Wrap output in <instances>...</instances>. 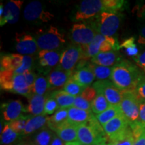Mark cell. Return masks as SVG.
Wrapping results in <instances>:
<instances>
[{
    "instance_id": "15",
    "label": "cell",
    "mask_w": 145,
    "mask_h": 145,
    "mask_svg": "<svg viewBox=\"0 0 145 145\" xmlns=\"http://www.w3.org/2000/svg\"><path fill=\"white\" fill-rule=\"evenodd\" d=\"M120 54L116 50L99 52L91 59V63L100 66L110 67L114 66L121 61Z\"/></svg>"
},
{
    "instance_id": "25",
    "label": "cell",
    "mask_w": 145,
    "mask_h": 145,
    "mask_svg": "<svg viewBox=\"0 0 145 145\" xmlns=\"http://www.w3.org/2000/svg\"><path fill=\"white\" fill-rule=\"evenodd\" d=\"M68 121V109L59 108L49 119L47 123L48 128L55 132L60 126Z\"/></svg>"
},
{
    "instance_id": "52",
    "label": "cell",
    "mask_w": 145,
    "mask_h": 145,
    "mask_svg": "<svg viewBox=\"0 0 145 145\" xmlns=\"http://www.w3.org/2000/svg\"><path fill=\"white\" fill-rule=\"evenodd\" d=\"M79 145H83V144H80V143H79Z\"/></svg>"
},
{
    "instance_id": "10",
    "label": "cell",
    "mask_w": 145,
    "mask_h": 145,
    "mask_svg": "<svg viewBox=\"0 0 145 145\" xmlns=\"http://www.w3.org/2000/svg\"><path fill=\"white\" fill-rule=\"evenodd\" d=\"M16 49L18 54L32 55L39 50L36 39L26 32L16 33Z\"/></svg>"
},
{
    "instance_id": "19",
    "label": "cell",
    "mask_w": 145,
    "mask_h": 145,
    "mask_svg": "<svg viewBox=\"0 0 145 145\" xmlns=\"http://www.w3.org/2000/svg\"><path fill=\"white\" fill-rule=\"evenodd\" d=\"M28 99V106L27 107L26 111L33 116L44 115L46 96L32 93Z\"/></svg>"
},
{
    "instance_id": "14",
    "label": "cell",
    "mask_w": 145,
    "mask_h": 145,
    "mask_svg": "<svg viewBox=\"0 0 145 145\" xmlns=\"http://www.w3.org/2000/svg\"><path fill=\"white\" fill-rule=\"evenodd\" d=\"M3 116L4 120L12 122L18 118L22 115V112H24L22 103L20 100H13L1 105Z\"/></svg>"
},
{
    "instance_id": "30",
    "label": "cell",
    "mask_w": 145,
    "mask_h": 145,
    "mask_svg": "<svg viewBox=\"0 0 145 145\" xmlns=\"http://www.w3.org/2000/svg\"><path fill=\"white\" fill-rule=\"evenodd\" d=\"M111 106L104 95L97 93L95 99L91 102V110L96 115L106 111Z\"/></svg>"
},
{
    "instance_id": "48",
    "label": "cell",
    "mask_w": 145,
    "mask_h": 145,
    "mask_svg": "<svg viewBox=\"0 0 145 145\" xmlns=\"http://www.w3.org/2000/svg\"><path fill=\"white\" fill-rule=\"evenodd\" d=\"M138 42L140 44H145V26H143L140 30V34L139 36Z\"/></svg>"
},
{
    "instance_id": "11",
    "label": "cell",
    "mask_w": 145,
    "mask_h": 145,
    "mask_svg": "<svg viewBox=\"0 0 145 145\" xmlns=\"http://www.w3.org/2000/svg\"><path fill=\"white\" fill-rule=\"evenodd\" d=\"M23 1L21 0H10L4 7V14L2 19L0 20L1 26L6 23L14 24L19 20L20 14Z\"/></svg>"
},
{
    "instance_id": "39",
    "label": "cell",
    "mask_w": 145,
    "mask_h": 145,
    "mask_svg": "<svg viewBox=\"0 0 145 145\" xmlns=\"http://www.w3.org/2000/svg\"><path fill=\"white\" fill-rule=\"evenodd\" d=\"M59 109L56 99L52 97L51 95L49 97H46V102L44 105V114L46 115H50L56 112Z\"/></svg>"
},
{
    "instance_id": "36",
    "label": "cell",
    "mask_w": 145,
    "mask_h": 145,
    "mask_svg": "<svg viewBox=\"0 0 145 145\" xmlns=\"http://www.w3.org/2000/svg\"><path fill=\"white\" fill-rule=\"evenodd\" d=\"M120 48H124L126 50L127 55L136 58L138 56V48L135 44V38L130 37L129 39L125 40L120 45Z\"/></svg>"
},
{
    "instance_id": "49",
    "label": "cell",
    "mask_w": 145,
    "mask_h": 145,
    "mask_svg": "<svg viewBox=\"0 0 145 145\" xmlns=\"http://www.w3.org/2000/svg\"><path fill=\"white\" fill-rule=\"evenodd\" d=\"M3 14H4V7H3L2 3H1V5H0V20L3 18Z\"/></svg>"
},
{
    "instance_id": "20",
    "label": "cell",
    "mask_w": 145,
    "mask_h": 145,
    "mask_svg": "<svg viewBox=\"0 0 145 145\" xmlns=\"http://www.w3.org/2000/svg\"><path fill=\"white\" fill-rule=\"evenodd\" d=\"M58 137L65 143L77 142V126L68 122L55 131Z\"/></svg>"
},
{
    "instance_id": "21",
    "label": "cell",
    "mask_w": 145,
    "mask_h": 145,
    "mask_svg": "<svg viewBox=\"0 0 145 145\" xmlns=\"http://www.w3.org/2000/svg\"><path fill=\"white\" fill-rule=\"evenodd\" d=\"M72 78L81 86L87 88L93 83L95 76L88 66L78 69L72 73Z\"/></svg>"
},
{
    "instance_id": "31",
    "label": "cell",
    "mask_w": 145,
    "mask_h": 145,
    "mask_svg": "<svg viewBox=\"0 0 145 145\" xmlns=\"http://www.w3.org/2000/svg\"><path fill=\"white\" fill-rule=\"evenodd\" d=\"M50 89L48 79L44 76H37L32 87V93L40 95H44L47 91Z\"/></svg>"
},
{
    "instance_id": "47",
    "label": "cell",
    "mask_w": 145,
    "mask_h": 145,
    "mask_svg": "<svg viewBox=\"0 0 145 145\" xmlns=\"http://www.w3.org/2000/svg\"><path fill=\"white\" fill-rule=\"evenodd\" d=\"M50 145H65V143L58 136L54 135Z\"/></svg>"
},
{
    "instance_id": "33",
    "label": "cell",
    "mask_w": 145,
    "mask_h": 145,
    "mask_svg": "<svg viewBox=\"0 0 145 145\" xmlns=\"http://www.w3.org/2000/svg\"><path fill=\"white\" fill-rule=\"evenodd\" d=\"M19 134L11 128L9 124H5L1 133V144H10L14 142L18 137Z\"/></svg>"
},
{
    "instance_id": "16",
    "label": "cell",
    "mask_w": 145,
    "mask_h": 145,
    "mask_svg": "<svg viewBox=\"0 0 145 145\" xmlns=\"http://www.w3.org/2000/svg\"><path fill=\"white\" fill-rule=\"evenodd\" d=\"M72 73L65 71L57 68L50 71L48 75V84L50 89L61 88L65 86L67 82L72 77Z\"/></svg>"
},
{
    "instance_id": "13",
    "label": "cell",
    "mask_w": 145,
    "mask_h": 145,
    "mask_svg": "<svg viewBox=\"0 0 145 145\" xmlns=\"http://www.w3.org/2000/svg\"><path fill=\"white\" fill-rule=\"evenodd\" d=\"M77 141L83 145H96L104 142L88 123L77 126Z\"/></svg>"
},
{
    "instance_id": "43",
    "label": "cell",
    "mask_w": 145,
    "mask_h": 145,
    "mask_svg": "<svg viewBox=\"0 0 145 145\" xmlns=\"http://www.w3.org/2000/svg\"><path fill=\"white\" fill-rule=\"evenodd\" d=\"M24 76L28 86L29 88H32V87L33 86L34 83V81H35V79L37 76H36V74L32 72V71H28L25 72V73L24 74Z\"/></svg>"
},
{
    "instance_id": "2",
    "label": "cell",
    "mask_w": 145,
    "mask_h": 145,
    "mask_svg": "<svg viewBox=\"0 0 145 145\" xmlns=\"http://www.w3.org/2000/svg\"><path fill=\"white\" fill-rule=\"evenodd\" d=\"M36 40L40 50H57L65 43L64 35L53 26L36 32Z\"/></svg>"
},
{
    "instance_id": "18",
    "label": "cell",
    "mask_w": 145,
    "mask_h": 145,
    "mask_svg": "<svg viewBox=\"0 0 145 145\" xmlns=\"http://www.w3.org/2000/svg\"><path fill=\"white\" fill-rule=\"evenodd\" d=\"M24 55L20 54H10L1 58V70H12L16 73L22 67Z\"/></svg>"
},
{
    "instance_id": "38",
    "label": "cell",
    "mask_w": 145,
    "mask_h": 145,
    "mask_svg": "<svg viewBox=\"0 0 145 145\" xmlns=\"http://www.w3.org/2000/svg\"><path fill=\"white\" fill-rule=\"evenodd\" d=\"M30 116L21 115L18 118L9 123L12 130L18 134H22Z\"/></svg>"
},
{
    "instance_id": "41",
    "label": "cell",
    "mask_w": 145,
    "mask_h": 145,
    "mask_svg": "<svg viewBox=\"0 0 145 145\" xmlns=\"http://www.w3.org/2000/svg\"><path fill=\"white\" fill-rule=\"evenodd\" d=\"M97 95V91L93 88V87L89 86L85 88V89L83 90V91L80 96H81L83 98L86 99L89 102L91 103L95 99Z\"/></svg>"
},
{
    "instance_id": "35",
    "label": "cell",
    "mask_w": 145,
    "mask_h": 145,
    "mask_svg": "<svg viewBox=\"0 0 145 145\" xmlns=\"http://www.w3.org/2000/svg\"><path fill=\"white\" fill-rule=\"evenodd\" d=\"M135 137L134 145H145V128L138 123L130 126Z\"/></svg>"
},
{
    "instance_id": "3",
    "label": "cell",
    "mask_w": 145,
    "mask_h": 145,
    "mask_svg": "<svg viewBox=\"0 0 145 145\" xmlns=\"http://www.w3.org/2000/svg\"><path fill=\"white\" fill-rule=\"evenodd\" d=\"M97 34L112 36L116 33L120 24V16L118 13L103 12L89 22Z\"/></svg>"
},
{
    "instance_id": "40",
    "label": "cell",
    "mask_w": 145,
    "mask_h": 145,
    "mask_svg": "<svg viewBox=\"0 0 145 145\" xmlns=\"http://www.w3.org/2000/svg\"><path fill=\"white\" fill-rule=\"evenodd\" d=\"M73 106L77 108L81 109V110H86V111L92 112L91 103L89 102L86 99L83 98L81 96H78V97H75V103H74Z\"/></svg>"
},
{
    "instance_id": "29",
    "label": "cell",
    "mask_w": 145,
    "mask_h": 145,
    "mask_svg": "<svg viewBox=\"0 0 145 145\" xmlns=\"http://www.w3.org/2000/svg\"><path fill=\"white\" fill-rule=\"evenodd\" d=\"M88 67L90 69L95 76V78L99 80H106L109 77H111L112 67L100 66L89 63L88 64Z\"/></svg>"
},
{
    "instance_id": "42",
    "label": "cell",
    "mask_w": 145,
    "mask_h": 145,
    "mask_svg": "<svg viewBox=\"0 0 145 145\" xmlns=\"http://www.w3.org/2000/svg\"><path fill=\"white\" fill-rule=\"evenodd\" d=\"M135 92L139 100L145 101V75L143 76L139 81Z\"/></svg>"
},
{
    "instance_id": "7",
    "label": "cell",
    "mask_w": 145,
    "mask_h": 145,
    "mask_svg": "<svg viewBox=\"0 0 145 145\" xmlns=\"http://www.w3.org/2000/svg\"><path fill=\"white\" fill-rule=\"evenodd\" d=\"M82 56L83 50L80 46L75 44L70 45L61 54L58 68L73 73Z\"/></svg>"
},
{
    "instance_id": "46",
    "label": "cell",
    "mask_w": 145,
    "mask_h": 145,
    "mask_svg": "<svg viewBox=\"0 0 145 145\" xmlns=\"http://www.w3.org/2000/svg\"><path fill=\"white\" fill-rule=\"evenodd\" d=\"M137 14L138 18H143L145 20V5H137Z\"/></svg>"
},
{
    "instance_id": "28",
    "label": "cell",
    "mask_w": 145,
    "mask_h": 145,
    "mask_svg": "<svg viewBox=\"0 0 145 145\" xmlns=\"http://www.w3.org/2000/svg\"><path fill=\"white\" fill-rule=\"evenodd\" d=\"M122 114L120 106H110L106 111L96 115L95 117L102 126L112 120L115 117Z\"/></svg>"
},
{
    "instance_id": "12",
    "label": "cell",
    "mask_w": 145,
    "mask_h": 145,
    "mask_svg": "<svg viewBox=\"0 0 145 145\" xmlns=\"http://www.w3.org/2000/svg\"><path fill=\"white\" fill-rule=\"evenodd\" d=\"M129 126V123L127 120L122 114H120L105 124L103 128L107 136V138H110L124 132Z\"/></svg>"
},
{
    "instance_id": "1",
    "label": "cell",
    "mask_w": 145,
    "mask_h": 145,
    "mask_svg": "<svg viewBox=\"0 0 145 145\" xmlns=\"http://www.w3.org/2000/svg\"><path fill=\"white\" fill-rule=\"evenodd\" d=\"M144 75L137 66L124 60L112 67L110 79L122 92L134 91Z\"/></svg>"
},
{
    "instance_id": "5",
    "label": "cell",
    "mask_w": 145,
    "mask_h": 145,
    "mask_svg": "<svg viewBox=\"0 0 145 145\" xmlns=\"http://www.w3.org/2000/svg\"><path fill=\"white\" fill-rule=\"evenodd\" d=\"M97 34L90 23L79 22L72 26L71 37L75 44L85 48L93 41Z\"/></svg>"
},
{
    "instance_id": "34",
    "label": "cell",
    "mask_w": 145,
    "mask_h": 145,
    "mask_svg": "<svg viewBox=\"0 0 145 145\" xmlns=\"http://www.w3.org/2000/svg\"><path fill=\"white\" fill-rule=\"evenodd\" d=\"M85 88H86L79 85L77 81H75L71 77L65 84L63 88V91H65V92H67L71 95L74 96V97H78L81 95Z\"/></svg>"
},
{
    "instance_id": "26",
    "label": "cell",
    "mask_w": 145,
    "mask_h": 145,
    "mask_svg": "<svg viewBox=\"0 0 145 145\" xmlns=\"http://www.w3.org/2000/svg\"><path fill=\"white\" fill-rule=\"evenodd\" d=\"M108 142L109 145H134L135 137L131 128L129 126L119 135L108 138Z\"/></svg>"
},
{
    "instance_id": "50",
    "label": "cell",
    "mask_w": 145,
    "mask_h": 145,
    "mask_svg": "<svg viewBox=\"0 0 145 145\" xmlns=\"http://www.w3.org/2000/svg\"><path fill=\"white\" fill-rule=\"evenodd\" d=\"M79 142H69V143H65V145H79Z\"/></svg>"
},
{
    "instance_id": "17",
    "label": "cell",
    "mask_w": 145,
    "mask_h": 145,
    "mask_svg": "<svg viewBox=\"0 0 145 145\" xmlns=\"http://www.w3.org/2000/svg\"><path fill=\"white\" fill-rule=\"evenodd\" d=\"M93 116V112L86 111L74 106L68 108V122L76 126L87 124Z\"/></svg>"
},
{
    "instance_id": "4",
    "label": "cell",
    "mask_w": 145,
    "mask_h": 145,
    "mask_svg": "<svg viewBox=\"0 0 145 145\" xmlns=\"http://www.w3.org/2000/svg\"><path fill=\"white\" fill-rule=\"evenodd\" d=\"M120 108L122 114L127 120L129 125L138 122L140 103L135 91L123 92L122 100L120 105Z\"/></svg>"
},
{
    "instance_id": "6",
    "label": "cell",
    "mask_w": 145,
    "mask_h": 145,
    "mask_svg": "<svg viewBox=\"0 0 145 145\" xmlns=\"http://www.w3.org/2000/svg\"><path fill=\"white\" fill-rule=\"evenodd\" d=\"M97 93L104 95L111 106H120L122 100L123 92L110 80H99L93 84Z\"/></svg>"
},
{
    "instance_id": "51",
    "label": "cell",
    "mask_w": 145,
    "mask_h": 145,
    "mask_svg": "<svg viewBox=\"0 0 145 145\" xmlns=\"http://www.w3.org/2000/svg\"><path fill=\"white\" fill-rule=\"evenodd\" d=\"M96 145H109L108 141H104V142H99Z\"/></svg>"
},
{
    "instance_id": "23",
    "label": "cell",
    "mask_w": 145,
    "mask_h": 145,
    "mask_svg": "<svg viewBox=\"0 0 145 145\" xmlns=\"http://www.w3.org/2000/svg\"><path fill=\"white\" fill-rule=\"evenodd\" d=\"M61 54L57 50H40L39 64L44 67H52L59 64Z\"/></svg>"
},
{
    "instance_id": "24",
    "label": "cell",
    "mask_w": 145,
    "mask_h": 145,
    "mask_svg": "<svg viewBox=\"0 0 145 145\" xmlns=\"http://www.w3.org/2000/svg\"><path fill=\"white\" fill-rule=\"evenodd\" d=\"M49 117L47 115H39L30 116L28 122H27L26 128L22 135H27L33 133L40 128H43L45 124H47Z\"/></svg>"
},
{
    "instance_id": "9",
    "label": "cell",
    "mask_w": 145,
    "mask_h": 145,
    "mask_svg": "<svg viewBox=\"0 0 145 145\" xmlns=\"http://www.w3.org/2000/svg\"><path fill=\"white\" fill-rule=\"evenodd\" d=\"M24 17L28 21L40 20L42 22H47L51 20L54 15L46 12L42 3L39 1H33L26 5L24 11Z\"/></svg>"
},
{
    "instance_id": "32",
    "label": "cell",
    "mask_w": 145,
    "mask_h": 145,
    "mask_svg": "<svg viewBox=\"0 0 145 145\" xmlns=\"http://www.w3.org/2000/svg\"><path fill=\"white\" fill-rule=\"evenodd\" d=\"M54 135L49 128H44L35 136L34 142L36 145H49Z\"/></svg>"
},
{
    "instance_id": "45",
    "label": "cell",
    "mask_w": 145,
    "mask_h": 145,
    "mask_svg": "<svg viewBox=\"0 0 145 145\" xmlns=\"http://www.w3.org/2000/svg\"><path fill=\"white\" fill-rule=\"evenodd\" d=\"M134 59H135V61L137 63V64L139 67L144 69L145 71V51L142 54H140L136 58H134Z\"/></svg>"
},
{
    "instance_id": "37",
    "label": "cell",
    "mask_w": 145,
    "mask_h": 145,
    "mask_svg": "<svg viewBox=\"0 0 145 145\" xmlns=\"http://www.w3.org/2000/svg\"><path fill=\"white\" fill-rule=\"evenodd\" d=\"M105 12L118 13L124 7L125 3L122 0H103Z\"/></svg>"
},
{
    "instance_id": "8",
    "label": "cell",
    "mask_w": 145,
    "mask_h": 145,
    "mask_svg": "<svg viewBox=\"0 0 145 145\" xmlns=\"http://www.w3.org/2000/svg\"><path fill=\"white\" fill-rule=\"evenodd\" d=\"M103 12H105L103 0H83L75 14V20L93 19Z\"/></svg>"
},
{
    "instance_id": "22",
    "label": "cell",
    "mask_w": 145,
    "mask_h": 145,
    "mask_svg": "<svg viewBox=\"0 0 145 145\" xmlns=\"http://www.w3.org/2000/svg\"><path fill=\"white\" fill-rule=\"evenodd\" d=\"M10 92L15 93L28 97L32 93L31 88L27 85L24 75L14 74L11 83Z\"/></svg>"
},
{
    "instance_id": "27",
    "label": "cell",
    "mask_w": 145,
    "mask_h": 145,
    "mask_svg": "<svg viewBox=\"0 0 145 145\" xmlns=\"http://www.w3.org/2000/svg\"><path fill=\"white\" fill-rule=\"evenodd\" d=\"M51 96L56 99L59 108L65 109H68L73 106L76 97L62 90L56 91L51 93Z\"/></svg>"
},
{
    "instance_id": "44",
    "label": "cell",
    "mask_w": 145,
    "mask_h": 145,
    "mask_svg": "<svg viewBox=\"0 0 145 145\" xmlns=\"http://www.w3.org/2000/svg\"><path fill=\"white\" fill-rule=\"evenodd\" d=\"M140 103V115L138 122L145 127V101L139 100Z\"/></svg>"
}]
</instances>
